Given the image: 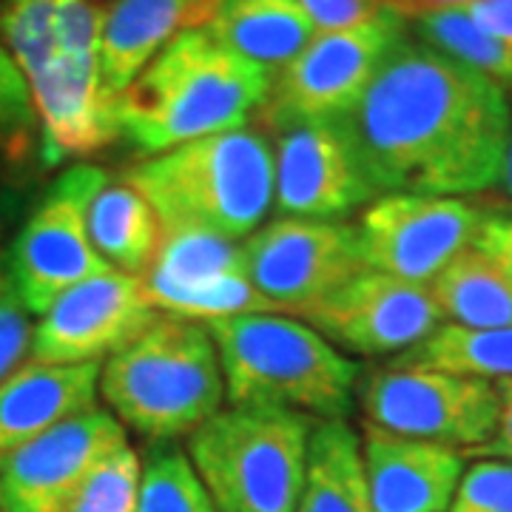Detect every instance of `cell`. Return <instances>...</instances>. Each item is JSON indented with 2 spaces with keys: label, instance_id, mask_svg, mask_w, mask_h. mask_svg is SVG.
<instances>
[{
  "label": "cell",
  "instance_id": "cell-7",
  "mask_svg": "<svg viewBox=\"0 0 512 512\" xmlns=\"http://www.w3.org/2000/svg\"><path fill=\"white\" fill-rule=\"evenodd\" d=\"M356 404L384 433L444 444L464 456L493 439L501 410L495 382L396 362L359 379Z\"/></svg>",
  "mask_w": 512,
  "mask_h": 512
},
{
  "label": "cell",
  "instance_id": "cell-12",
  "mask_svg": "<svg viewBox=\"0 0 512 512\" xmlns=\"http://www.w3.org/2000/svg\"><path fill=\"white\" fill-rule=\"evenodd\" d=\"M404 32L407 20L384 3L373 18L356 26L316 32L291 66L274 77L268 106L316 120L345 117Z\"/></svg>",
  "mask_w": 512,
  "mask_h": 512
},
{
  "label": "cell",
  "instance_id": "cell-17",
  "mask_svg": "<svg viewBox=\"0 0 512 512\" xmlns=\"http://www.w3.org/2000/svg\"><path fill=\"white\" fill-rule=\"evenodd\" d=\"M37 117V157L52 168L66 160H89L117 140L109 100L100 92L97 52L60 46L23 72Z\"/></svg>",
  "mask_w": 512,
  "mask_h": 512
},
{
  "label": "cell",
  "instance_id": "cell-32",
  "mask_svg": "<svg viewBox=\"0 0 512 512\" xmlns=\"http://www.w3.org/2000/svg\"><path fill=\"white\" fill-rule=\"evenodd\" d=\"M293 3L311 15L319 32L348 29L373 18L382 9V0H293Z\"/></svg>",
  "mask_w": 512,
  "mask_h": 512
},
{
  "label": "cell",
  "instance_id": "cell-29",
  "mask_svg": "<svg viewBox=\"0 0 512 512\" xmlns=\"http://www.w3.org/2000/svg\"><path fill=\"white\" fill-rule=\"evenodd\" d=\"M37 143V117L26 77L0 43V160L12 168L29 165L37 157Z\"/></svg>",
  "mask_w": 512,
  "mask_h": 512
},
{
  "label": "cell",
  "instance_id": "cell-26",
  "mask_svg": "<svg viewBox=\"0 0 512 512\" xmlns=\"http://www.w3.org/2000/svg\"><path fill=\"white\" fill-rule=\"evenodd\" d=\"M407 26L421 43L433 46L436 52L490 77L504 92L512 89V49L498 43L484 29H478L476 20L464 9L419 15V18L407 20Z\"/></svg>",
  "mask_w": 512,
  "mask_h": 512
},
{
  "label": "cell",
  "instance_id": "cell-25",
  "mask_svg": "<svg viewBox=\"0 0 512 512\" xmlns=\"http://www.w3.org/2000/svg\"><path fill=\"white\" fill-rule=\"evenodd\" d=\"M396 365L433 367V370L476 376L487 382L512 379V325L490 330L441 325L430 339L402 353Z\"/></svg>",
  "mask_w": 512,
  "mask_h": 512
},
{
  "label": "cell",
  "instance_id": "cell-39",
  "mask_svg": "<svg viewBox=\"0 0 512 512\" xmlns=\"http://www.w3.org/2000/svg\"><path fill=\"white\" fill-rule=\"evenodd\" d=\"M0 3H9V0H0Z\"/></svg>",
  "mask_w": 512,
  "mask_h": 512
},
{
  "label": "cell",
  "instance_id": "cell-23",
  "mask_svg": "<svg viewBox=\"0 0 512 512\" xmlns=\"http://www.w3.org/2000/svg\"><path fill=\"white\" fill-rule=\"evenodd\" d=\"M296 512H373L367 493L362 436L348 419L313 421L308 467Z\"/></svg>",
  "mask_w": 512,
  "mask_h": 512
},
{
  "label": "cell",
  "instance_id": "cell-27",
  "mask_svg": "<svg viewBox=\"0 0 512 512\" xmlns=\"http://www.w3.org/2000/svg\"><path fill=\"white\" fill-rule=\"evenodd\" d=\"M137 512H217L180 444L157 441L148 447Z\"/></svg>",
  "mask_w": 512,
  "mask_h": 512
},
{
  "label": "cell",
  "instance_id": "cell-18",
  "mask_svg": "<svg viewBox=\"0 0 512 512\" xmlns=\"http://www.w3.org/2000/svg\"><path fill=\"white\" fill-rule=\"evenodd\" d=\"M464 453L433 441L362 427V461L373 512H447L464 476Z\"/></svg>",
  "mask_w": 512,
  "mask_h": 512
},
{
  "label": "cell",
  "instance_id": "cell-10",
  "mask_svg": "<svg viewBox=\"0 0 512 512\" xmlns=\"http://www.w3.org/2000/svg\"><path fill=\"white\" fill-rule=\"evenodd\" d=\"M248 279L274 313L299 316L365 271L350 222L276 217L242 239Z\"/></svg>",
  "mask_w": 512,
  "mask_h": 512
},
{
  "label": "cell",
  "instance_id": "cell-19",
  "mask_svg": "<svg viewBox=\"0 0 512 512\" xmlns=\"http://www.w3.org/2000/svg\"><path fill=\"white\" fill-rule=\"evenodd\" d=\"M97 6V77L100 92L114 106L174 37L205 29L220 0H106Z\"/></svg>",
  "mask_w": 512,
  "mask_h": 512
},
{
  "label": "cell",
  "instance_id": "cell-30",
  "mask_svg": "<svg viewBox=\"0 0 512 512\" xmlns=\"http://www.w3.org/2000/svg\"><path fill=\"white\" fill-rule=\"evenodd\" d=\"M447 512H512V461H473L458 481Z\"/></svg>",
  "mask_w": 512,
  "mask_h": 512
},
{
  "label": "cell",
  "instance_id": "cell-41",
  "mask_svg": "<svg viewBox=\"0 0 512 512\" xmlns=\"http://www.w3.org/2000/svg\"><path fill=\"white\" fill-rule=\"evenodd\" d=\"M0 262H3V259H0Z\"/></svg>",
  "mask_w": 512,
  "mask_h": 512
},
{
  "label": "cell",
  "instance_id": "cell-24",
  "mask_svg": "<svg viewBox=\"0 0 512 512\" xmlns=\"http://www.w3.org/2000/svg\"><path fill=\"white\" fill-rule=\"evenodd\" d=\"M441 319L470 330L510 328L512 282L493 259L467 248L430 285Z\"/></svg>",
  "mask_w": 512,
  "mask_h": 512
},
{
  "label": "cell",
  "instance_id": "cell-14",
  "mask_svg": "<svg viewBox=\"0 0 512 512\" xmlns=\"http://www.w3.org/2000/svg\"><path fill=\"white\" fill-rule=\"evenodd\" d=\"M140 282L148 302L171 316L211 322L245 313H274L248 279L242 242L202 231H163L160 248Z\"/></svg>",
  "mask_w": 512,
  "mask_h": 512
},
{
  "label": "cell",
  "instance_id": "cell-37",
  "mask_svg": "<svg viewBox=\"0 0 512 512\" xmlns=\"http://www.w3.org/2000/svg\"><path fill=\"white\" fill-rule=\"evenodd\" d=\"M393 12H399L404 20L430 15V12H450V9H467L476 0H382Z\"/></svg>",
  "mask_w": 512,
  "mask_h": 512
},
{
  "label": "cell",
  "instance_id": "cell-40",
  "mask_svg": "<svg viewBox=\"0 0 512 512\" xmlns=\"http://www.w3.org/2000/svg\"><path fill=\"white\" fill-rule=\"evenodd\" d=\"M92 3H97V0H92Z\"/></svg>",
  "mask_w": 512,
  "mask_h": 512
},
{
  "label": "cell",
  "instance_id": "cell-28",
  "mask_svg": "<svg viewBox=\"0 0 512 512\" xmlns=\"http://www.w3.org/2000/svg\"><path fill=\"white\" fill-rule=\"evenodd\" d=\"M140 478L143 458L126 441L94 464L66 512H137Z\"/></svg>",
  "mask_w": 512,
  "mask_h": 512
},
{
  "label": "cell",
  "instance_id": "cell-2",
  "mask_svg": "<svg viewBox=\"0 0 512 512\" xmlns=\"http://www.w3.org/2000/svg\"><path fill=\"white\" fill-rule=\"evenodd\" d=\"M274 74L228 52L205 29L177 35L114 100V131L157 157L211 134L245 128L268 106Z\"/></svg>",
  "mask_w": 512,
  "mask_h": 512
},
{
  "label": "cell",
  "instance_id": "cell-3",
  "mask_svg": "<svg viewBox=\"0 0 512 512\" xmlns=\"http://www.w3.org/2000/svg\"><path fill=\"white\" fill-rule=\"evenodd\" d=\"M163 231H202L242 242L274 208V151L254 126L171 148L126 174Z\"/></svg>",
  "mask_w": 512,
  "mask_h": 512
},
{
  "label": "cell",
  "instance_id": "cell-13",
  "mask_svg": "<svg viewBox=\"0 0 512 512\" xmlns=\"http://www.w3.org/2000/svg\"><path fill=\"white\" fill-rule=\"evenodd\" d=\"M296 319H305V325L345 356L362 359L407 353L430 339L444 322L427 285H413L370 268Z\"/></svg>",
  "mask_w": 512,
  "mask_h": 512
},
{
  "label": "cell",
  "instance_id": "cell-11",
  "mask_svg": "<svg viewBox=\"0 0 512 512\" xmlns=\"http://www.w3.org/2000/svg\"><path fill=\"white\" fill-rule=\"evenodd\" d=\"M487 211L464 197L384 194L356 222L370 271L430 285L461 251L473 248Z\"/></svg>",
  "mask_w": 512,
  "mask_h": 512
},
{
  "label": "cell",
  "instance_id": "cell-35",
  "mask_svg": "<svg viewBox=\"0 0 512 512\" xmlns=\"http://www.w3.org/2000/svg\"><path fill=\"white\" fill-rule=\"evenodd\" d=\"M495 387H498V399H501L498 424H495L493 439L487 441L484 447H478L473 456L512 461V379H498Z\"/></svg>",
  "mask_w": 512,
  "mask_h": 512
},
{
  "label": "cell",
  "instance_id": "cell-4",
  "mask_svg": "<svg viewBox=\"0 0 512 512\" xmlns=\"http://www.w3.org/2000/svg\"><path fill=\"white\" fill-rule=\"evenodd\" d=\"M100 396L114 419L151 444L191 436L225 402L220 353L208 325L160 313L100 365Z\"/></svg>",
  "mask_w": 512,
  "mask_h": 512
},
{
  "label": "cell",
  "instance_id": "cell-22",
  "mask_svg": "<svg viewBox=\"0 0 512 512\" xmlns=\"http://www.w3.org/2000/svg\"><path fill=\"white\" fill-rule=\"evenodd\" d=\"M86 228L94 251L106 259V265L137 279L148 271L163 239V225L154 208L126 177H109L97 188L86 208Z\"/></svg>",
  "mask_w": 512,
  "mask_h": 512
},
{
  "label": "cell",
  "instance_id": "cell-38",
  "mask_svg": "<svg viewBox=\"0 0 512 512\" xmlns=\"http://www.w3.org/2000/svg\"><path fill=\"white\" fill-rule=\"evenodd\" d=\"M498 188H501L504 200L512 205V126H510V137H507V154H504V165H501Z\"/></svg>",
  "mask_w": 512,
  "mask_h": 512
},
{
  "label": "cell",
  "instance_id": "cell-8",
  "mask_svg": "<svg viewBox=\"0 0 512 512\" xmlns=\"http://www.w3.org/2000/svg\"><path fill=\"white\" fill-rule=\"evenodd\" d=\"M106 180L109 174L100 165H69L20 220L6 245L3 271L29 313L40 316L60 293L114 271L94 251L86 228V208Z\"/></svg>",
  "mask_w": 512,
  "mask_h": 512
},
{
  "label": "cell",
  "instance_id": "cell-31",
  "mask_svg": "<svg viewBox=\"0 0 512 512\" xmlns=\"http://www.w3.org/2000/svg\"><path fill=\"white\" fill-rule=\"evenodd\" d=\"M32 313L20 302L0 262V384L32 359Z\"/></svg>",
  "mask_w": 512,
  "mask_h": 512
},
{
  "label": "cell",
  "instance_id": "cell-21",
  "mask_svg": "<svg viewBox=\"0 0 512 512\" xmlns=\"http://www.w3.org/2000/svg\"><path fill=\"white\" fill-rule=\"evenodd\" d=\"M205 32L228 52L276 77L291 66L319 29L293 0H220Z\"/></svg>",
  "mask_w": 512,
  "mask_h": 512
},
{
  "label": "cell",
  "instance_id": "cell-15",
  "mask_svg": "<svg viewBox=\"0 0 512 512\" xmlns=\"http://www.w3.org/2000/svg\"><path fill=\"white\" fill-rule=\"evenodd\" d=\"M160 316L137 276L120 271L89 276L60 293L40 313L32 333V362L89 365L126 348Z\"/></svg>",
  "mask_w": 512,
  "mask_h": 512
},
{
  "label": "cell",
  "instance_id": "cell-5",
  "mask_svg": "<svg viewBox=\"0 0 512 512\" xmlns=\"http://www.w3.org/2000/svg\"><path fill=\"white\" fill-rule=\"evenodd\" d=\"M205 325L220 353L225 399L234 407L348 419L362 370L311 325L285 313H245Z\"/></svg>",
  "mask_w": 512,
  "mask_h": 512
},
{
  "label": "cell",
  "instance_id": "cell-33",
  "mask_svg": "<svg viewBox=\"0 0 512 512\" xmlns=\"http://www.w3.org/2000/svg\"><path fill=\"white\" fill-rule=\"evenodd\" d=\"M473 248L490 256L512 282V214H487Z\"/></svg>",
  "mask_w": 512,
  "mask_h": 512
},
{
  "label": "cell",
  "instance_id": "cell-9",
  "mask_svg": "<svg viewBox=\"0 0 512 512\" xmlns=\"http://www.w3.org/2000/svg\"><path fill=\"white\" fill-rule=\"evenodd\" d=\"M256 120L274 151V208L279 217L342 222L376 200L339 120L299 117L274 106H265Z\"/></svg>",
  "mask_w": 512,
  "mask_h": 512
},
{
  "label": "cell",
  "instance_id": "cell-16",
  "mask_svg": "<svg viewBox=\"0 0 512 512\" xmlns=\"http://www.w3.org/2000/svg\"><path fill=\"white\" fill-rule=\"evenodd\" d=\"M126 441V427L92 407L3 453L0 512H66L94 464Z\"/></svg>",
  "mask_w": 512,
  "mask_h": 512
},
{
  "label": "cell",
  "instance_id": "cell-34",
  "mask_svg": "<svg viewBox=\"0 0 512 512\" xmlns=\"http://www.w3.org/2000/svg\"><path fill=\"white\" fill-rule=\"evenodd\" d=\"M23 211H26V188L15 180L12 165L0 160V251L3 245H9L12 231H18Z\"/></svg>",
  "mask_w": 512,
  "mask_h": 512
},
{
  "label": "cell",
  "instance_id": "cell-1",
  "mask_svg": "<svg viewBox=\"0 0 512 512\" xmlns=\"http://www.w3.org/2000/svg\"><path fill=\"white\" fill-rule=\"evenodd\" d=\"M339 123L373 197H467L498 185L512 106L498 83L407 26Z\"/></svg>",
  "mask_w": 512,
  "mask_h": 512
},
{
  "label": "cell",
  "instance_id": "cell-36",
  "mask_svg": "<svg viewBox=\"0 0 512 512\" xmlns=\"http://www.w3.org/2000/svg\"><path fill=\"white\" fill-rule=\"evenodd\" d=\"M464 12L476 20L478 29L512 49V0H476Z\"/></svg>",
  "mask_w": 512,
  "mask_h": 512
},
{
  "label": "cell",
  "instance_id": "cell-20",
  "mask_svg": "<svg viewBox=\"0 0 512 512\" xmlns=\"http://www.w3.org/2000/svg\"><path fill=\"white\" fill-rule=\"evenodd\" d=\"M100 362L40 365L26 362L0 384V456L43 436L60 421L97 407Z\"/></svg>",
  "mask_w": 512,
  "mask_h": 512
},
{
  "label": "cell",
  "instance_id": "cell-6",
  "mask_svg": "<svg viewBox=\"0 0 512 512\" xmlns=\"http://www.w3.org/2000/svg\"><path fill=\"white\" fill-rule=\"evenodd\" d=\"M313 421L276 407H228L188 436L185 453L217 512H296Z\"/></svg>",
  "mask_w": 512,
  "mask_h": 512
}]
</instances>
